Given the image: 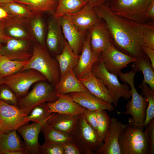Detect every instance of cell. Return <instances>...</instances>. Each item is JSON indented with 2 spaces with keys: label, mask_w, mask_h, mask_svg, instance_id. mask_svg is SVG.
<instances>
[{
  "label": "cell",
  "mask_w": 154,
  "mask_h": 154,
  "mask_svg": "<svg viewBox=\"0 0 154 154\" xmlns=\"http://www.w3.org/2000/svg\"><path fill=\"white\" fill-rule=\"evenodd\" d=\"M98 17L105 22L112 42L121 52L136 58L144 52V33L151 24L141 23L120 17L114 13L106 3L94 7Z\"/></svg>",
  "instance_id": "1"
},
{
  "label": "cell",
  "mask_w": 154,
  "mask_h": 154,
  "mask_svg": "<svg viewBox=\"0 0 154 154\" xmlns=\"http://www.w3.org/2000/svg\"><path fill=\"white\" fill-rule=\"evenodd\" d=\"M124 127L119 139L121 154H148L149 141L147 127L145 131L142 127L135 124L131 117Z\"/></svg>",
  "instance_id": "2"
},
{
  "label": "cell",
  "mask_w": 154,
  "mask_h": 154,
  "mask_svg": "<svg viewBox=\"0 0 154 154\" xmlns=\"http://www.w3.org/2000/svg\"><path fill=\"white\" fill-rule=\"evenodd\" d=\"M29 69L38 71L54 86L60 78L58 63L52 57L45 46H42L36 41L33 44L31 58L21 71Z\"/></svg>",
  "instance_id": "3"
},
{
  "label": "cell",
  "mask_w": 154,
  "mask_h": 154,
  "mask_svg": "<svg viewBox=\"0 0 154 154\" xmlns=\"http://www.w3.org/2000/svg\"><path fill=\"white\" fill-rule=\"evenodd\" d=\"M69 135L81 154H94L103 143L98 137L96 131L88 123L82 114L79 115Z\"/></svg>",
  "instance_id": "4"
},
{
  "label": "cell",
  "mask_w": 154,
  "mask_h": 154,
  "mask_svg": "<svg viewBox=\"0 0 154 154\" xmlns=\"http://www.w3.org/2000/svg\"><path fill=\"white\" fill-rule=\"evenodd\" d=\"M153 0H107L109 8L114 14L129 20L146 23L147 9Z\"/></svg>",
  "instance_id": "5"
},
{
  "label": "cell",
  "mask_w": 154,
  "mask_h": 154,
  "mask_svg": "<svg viewBox=\"0 0 154 154\" xmlns=\"http://www.w3.org/2000/svg\"><path fill=\"white\" fill-rule=\"evenodd\" d=\"M135 73L132 71L125 73L121 71L118 75L123 82L129 86L131 99L127 102L126 106V110L125 112H117L118 114L131 115L134 123L143 127L148 103L147 98L139 94L135 88L134 78Z\"/></svg>",
  "instance_id": "6"
},
{
  "label": "cell",
  "mask_w": 154,
  "mask_h": 154,
  "mask_svg": "<svg viewBox=\"0 0 154 154\" xmlns=\"http://www.w3.org/2000/svg\"><path fill=\"white\" fill-rule=\"evenodd\" d=\"M58 98L54 85L46 81H39L35 84L30 91L19 99L17 107L28 115L36 106L53 102Z\"/></svg>",
  "instance_id": "7"
},
{
  "label": "cell",
  "mask_w": 154,
  "mask_h": 154,
  "mask_svg": "<svg viewBox=\"0 0 154 154\" xmlns=\"http://www.w3.org/2000/svg\"><path fill=\"white\" fill-rule=\"evenodd\" d=\"M91 71L102 81L109 90L114 99V106H117L120 98L128 100L131 97L129 85L125 83L121 84L117 76L109 72L99 58L92 65Z\"/></svg>",
  "instance_id": "8"
},
{
  "label": "cell",
  "mask_w": 154,
  "mask_h": 154,
  "mask_svg": "<svg viewBox=\"0 0 154 154\" xmlns=\"http://www.w3.org/2000/svg\"><path fill=\"white\" fill-rule=\"evenodd\" d=\"M46 80L44 76L38 71L29 69L1 78L0 83L10 88L19 99L27 93L34 84Z\"/></svg>",
  "instance_id": "9"
},
{
  "label": "cell",
  "mask_w": 154,
  "mask_h": 154,
  "mask_svg": "<svg viewBox=\"0 0 154 154\" xmlns=\"http://www.w3.org/2000/svg\"><path fill=\"white\" fill-rule=\"evenodd\" d=\"M27 115L17 106L0 100V133L17 130L28 124Z\"/></svg>",
  "instance_id": "10"
},
{
  "label": "cell",
  "mask_w": 154,
  "mask_h": 154,
  "mask_svg": "<svg viewBox=\"0 0 154 154\" xmlns=\"http://www.w3.org/2000/svg\"><path fill=\"white\" fill-rule=\"evenodd\" d=\"M99 58L109 72L117 76L122 69L136 59L119 50L112 42L101 52Z\"/></svg>",
  "instance_id": "11"
},
{
  "label": "cell",
  "mask_w": 154,
  "mask_h": 154,
  "mask_svg": "<svg viewBox=\"0 0 154 154\" xmlns=\"http://www.w3.org/2000/svg\"><path fill=\"white\" fill-rule=\"evenodd\" d=\"M33 42L31 40L10 38L5 45L0 47V53L11 60L29 61L32 56Z\"/></svg>",
  "instance_id": "12"
},
{
  "label": "cell",
  "mask_w": 154,
  "mask_h": 154,
  "mask_svg": "<svg viewBox=\"0 0 154 154\" xmlns=\"http://www.w3.org/2000/svg\"><path fill=\"white\" fill-rule=\"evenodd\" d=\"M124 124L116 118H111L110 125L102 145L95 154H121L119 143Z\"/></svg>",
  "instance_id": "13"
},
{
  "label": "cell",
  "mask_w": 154,
  "mask_h": 154,
  "mask_svg": "<svg viewBox=\"0 0 154 154\" xmlns=\"http://www.w3.org/2000/svg\"><path fill=\"white\" fill-rule=\"evenodd\" d=\"M64 16L78 29L86 32L101 21L94 7L88 3L77 12Z\"/></svg>",
  "instance_id": "14"
},
{
  "label": "cell",
  "mask_w": 154,
  "mask_h": 154,
  "mask_svg": "<svg viewBox=\"0 0 154 154\" xmlns=\"http://www.w3.org/2000/svg\"><path fill=\"white\" fill-rule=\"evenodd\" d=\"M49 118L40 122L26 124L17 130L24 140L27 154H41L38 135L42 125Z\"/></svg>",
  "instance_id": "15"
},
{
  "label": "cell",
  "mask_w": 154,
  "mask_h": 154,
  "mask_svg": "<svg viewBox=\"0 0 154 154\" xmlns=\"http://www.w3.org/2000/svg\"><path fill=\"white\" fill-rule=\"evenodd\" d=\"M64 38L74 52L79 55L82 51L87 32L79 29L64 16L58 19Z\"/></svg>",
  "instance_id": "16"
},
{
  "label": "cell",
  "mask_w": 154,
  "mask_h": 154,
  "mask_svg": "<svg viewBox=\"0 0 154 154\" xmlns=\"http://www.w3.org/2000/svg\"><path fill=\"white\" fill-rule=\"evenodd\" d=\"M100 54L94 52L92 50L90 35L88 32L81 52L79 55L78 63L73 69L74 72L79 79L91 71L92 65L99 59Z\"/></svg>",
  "instance_id": "17"
},
{
  "label": "cell",
  "mask_w": 154,
  "mask_h": 154,
  "mask_svg": "<svg viewBox=\"0 0 154 154\" xmlns=\"http://www.w3.org/2000/svg\"><path fill=\"white\" fill-rule=\"evenodd\" d=\"M57 95L58 98L56 100L46 103L51 113L79 115L83 114L86 109L74 101L68 94Z\"/></svg>",
  "instance_id": "18"
},
{
  "label": "cell",
  "mask_w": 154,
  "mask_h": 154,
  "mask_svg": "<svg viewBox=\"0 0 154 154\" xmlns=\"http://www.w3.org/2000/svg\"><path fill=\"white\" fill-rule=\"evenodd\" d=\"M66 40L58 19L52 15L48 20L45 42L49 49L57 53L62 50Z\"/></svg>",
  "instance_id": "19"
},
{
  "label": "cell",
  "mask_w": 154,
  "mask_h": 154,
  "mask_svg": "<svg viewBox=\"0 0 154 154\" xmlns=\"http://www.w3.org/2000/svg\"><path fill=\"white\" fill-rule=\"evenodd\" d=\"M73 100L82 107L88 110L97 111L114 110V106L95 96L88 91L68 94Z\"/></svg>",
  "instance_id": "20"
},
{
  "label": "cell",
  "mask_w": 154,
  "mask_h": 154,
  "mask_svg": "<svg viewBox=\"0 0 154 154\" xmlns=\"http://www.w3.org/2000/svg\"><path fill=\"white\" fill-rule=\"evenodd\" d=\"M4 30L6 34L10 38L36 41L32 33L28 19L14 16L5 25Z\"/></svg>",
  "instance_id": "21"
},
{
  "label": "cell",
  "mask_w": 154,
  "mask_h": 154,
  "mask_svg": "<svg viewBox=\"0 0 154 154\" xmlns=\"http://www.w3.org/2000/svg\"><path fill=\"white\" fill-rule=\"evenodd\" d=\"M80 81L88 90L97 97L113 104L112 96L102 81L90 71L82 78Z\"/></svg>",
  "instance_id": "22"
},
{
  "label": "cell",
  "mask_w": 154,
  "mask_h": 154,
  "mask_svg": "<svg viewBox=\"0 0 154 154\" xmlns=\"http://www.w3.org/2000/svg\"><path fill=\"white\" fill-rule=\"evenodd\" d=\"M90 37L91 49L94 52L100 54L112 42L105 23L101 21L88 31Z\"/></svg>",
  "instance_id": "23"
},
{
  "label": "cell",
  "mask_w": 154,
  "mask_h": 154,
  "mask_svg": "<svg viewBox=\"0 0 154 154\" xmlns=\"http://www.w3.org/2000/svg\"><path fill=\"white\" fill-rule=\"evenodd\" d=\"M54 86L58 94H67L88 91L77 78L72 69L61 77Z\"/></svg>",
  "instance_id": "24"
},
{
  "label": "cell",
  "mask_w": 154,
  "mask_h": 154,
  "mask_svg": "<svg viewBox=\"0 0 154 154\" xmlns=\"http://www.w3.org/2000/svg\"><path fill=\"white\" fill-rule=\"evenodd\" d=\"M80 115L53 113L46 122L51 127L69 135L75 126Z\"/></svg>",
  "instance_id": "25"
},
{
  "label": "cell",
  "mask_w": 154,
  "mask_h": 154,
  "mask_svg": "<svg viewBox=\"0 0 154 154\" xmlns=\"http://www.w3.org/2000/svg\"><path fill=\"white\" fill-rule=\"evenodd\" d=\"M136 58L132 65V71L135 73L141 72L143 79L141 84H147L154 91V69L149 59L144 52Z\"/></svg>",
  "instance_id": "26"
},
{
  "label": "cell",
  "mask_w": 154,
  "mask_h": 154,
  "mask_svg": "<svg viewBox=\"0 0 154 154\" xmlns=\"http://www.w3.org/2000/svg\"><path fill=\"white\" fill-rule=\"evenodd\" d=\"M79 55L74 52L66 40L61 52L57 54L56 56L59 67L60 77L76 67L78 61Z\"/></svg>",
  "instance_id": "27"
},
{
  "label": "cell",
  "mask_w": 154,
  "mask_h": 154,
  "mask_svg": "<svg viewBox=\"0 0 154 154\" xmlns=\"http://www.w3.org/2000/svg\"><path fill=\"white\" fill-rule=\"evenodd\" d=\"M17 150L25 151L24 143L17 131L0 133V154H6L8 152Z\"/></svg>",
  "instance_id": "28"
},
{
  "label": "cell",
  "mask_w": 154,
  "mask_h": 154,
  "mask_svg": "<svg viewBox=\"0 0 154 154\" xmlns=\"http://www.w3.org/2000/svg\"><path fill=\"white\" fill-rule=\"evenodd\" d=\"M13 1L26 5L33 12L41 13L49 12L54 15L58 0H14Z\"/></svg>",
  "instance_id": "29"
},
{
  "label": "cell",
  "mask_w": 154,
  "mask_h": 154,
  "mask_svg": "<svg viewBox=\"0 0 154 154\" xmlns=\"http://www.w3.org/2000/svg\"><path fill=\"white\" fill-rule=\"evenodd\" d=\"M88 3L87 0H58L54 15L59 19L64 15L78 11Z\"/></svg>",
  "instance_id": "30"
},
{
  "label": "cell",
  "mask_w": 154,
  "mask_h": 154,
  "mask_svg": "<svg viewBox=\"0 0 154 154\" xmlns=\"http://www.w3.org/2000/svg\"><path fill=\"white\" fill-rule=\"evenodd\" d=\"M42 14H39L28 19L35 41L42 46H45V25Z\"/></svg>",
  "instance_id": "31"
},
{
  "label": "cell",
  "mask_w": 154,
  "mask_h": 154,
  "mask_svg": "<svg viewBox=\"0 0 154 154\" xmlns=\"http://www.w3.org/2000/svg\"><path fill=\"white\" fill-rule=\"evenodd\" d=\"M28 62L13 60L1 55L0 56V78L21 71Z\"/></svg>",
  "instance_id": "32"
},
{
  "label": "cell",
  "mask_w": 154,
  "mask_h": 154,
  "mask_svg": "<svg viewBox=\"0 0 154 154\" xmlns=\"http://www.w3.org/2000/svg\"><path fill=\"white\" fill-rule=\"evenodd\" d=\"M0 6L12 15L25 19H29L41 13L33 12L26 5L14 1L1 4Z\"/></svg>",
  "instance_id": "33"
},
{
  "label": "cell",
  "mask_w": 154,
  "mask_h": 154,
  "mask_svg": "<svg viewBox=\"0 0 154 154\" xmlns=\"http://www.w3.org/2000/svg\"><path fill=\"white\" fill-rule=\"evenodd\" d=\"M41 131L43 134L45 142L62 143L71 141L69 135L64 134L51 127L46 121L42 125Z\"/></svg>",
  "instance_id": "34"
},
{
  "label": "cell",
  "mask_w": 154,
  "mask_h": 154,
  "mask_svg": "<svg viewBox=\"0 0 154 154\" xmlns=\"http://www.w3.org/2000/svg\"><path fill=\"white\" fill-rule=\"evenodd\" d=\"M148 86L147 84H141L139 86L142 94L147 98L148 103L143 128L147 127L151 120L154 119V91Z\"/></svg>",
  "instance_id": "35"
},
{
  "label": "cell",
  "mask_w": 154,
  "mask_h": 154,
  "mask_svg": "<svg viewBox=\"0 0 154 154\" xmlns=\"http://www.w3.org/2000/svg\"><path fill=\"white\" fill-rule=\"evenodd\" d=\"M96 111V133L100 140L103 143L110 125L111 118L105 110H100Z\"/></svg>",
  "instance_id": "36"
},
{
  "label": "cell",
  "mask_w": 154,
  "mask_h": 154,
  "mask_svg": "<svg viewBox=\"0 0 154 154\" xmlns=\"http://www.w3.org/2000/svg\"><path fill=\"white\" fill-rule=\"evenodd\" d=\"M51 114L48 111L46 103H45L38 105L33 108L28 115L27 119L29 122H40L48 119Z\"/></svg>",
  "instance_id": "37"
},
{
  "label": "cell",
  "mask_w": 154,
  "mask_h": 154,
  "mask_svg": "<svg viewBox=\"0 0 154 154\" xmlns=\"http://www.w3.org/2000/svg\"><path fill=\"white\" fill-rule=\"evenodd\" d=\"M18 99L10 88L4 85H0V100L8 104L17 106Z\"/></svg>",
  "instance_id": "38"
},
{
  "label": "cell",
  "mask_w": 154,
  "mask_h": 154,
  "mask_svg": "<svg viewBox=\"0 0 154 154\" xmlns=\"http://www.w3.org/2000/svg\"><path fill=\"white\" fill-rule=\"evenodd\" d=\"M41 154H64L62 143L44 142L41 145Z\"/></svg>",
  "instance_id": "39"
},
{
  "label": "cell",
  "mask_w": 154,
  "mask_h": 154,
  "mask_svg": "<svg viewBox=\"0 0 154 154\" xmlns=\"http://www.w3.org/2000/svg\"><path fill=\"white\" fill-rule=\"evenodd\" d=\"M144 46L154 49V27L151 25L145 32L143 38Z\"/></svg>",
  "instance_id": "40"
},
{
  "label": "cell",
  "mask_w": 154,
  "mask_h": 154,
  "mask_svg": "<svg viewBox=\"0 0 154 154\" xmlns=\"http://www.w3.org/2000/svg\"><path fill=\"white\" fill-rule=\"evenodd\" d=\"M82 114L88 123L96 131V111L86 109Z\"/></svg>",
  "instance_id": "41"
},
{
  "label": "cell",
  "mask_w": 154,
  "mask_h": 154,
  "mask_svg": "<svg viewBox=\"0 0 154 154\" xmlns=\"http://www.w3.org/2000/svg\"><path fill=\"white\" fill-rule=\"evenodd\" d=\"M149 141V154L154 153V119L151 120L147 127Z\"/></svg>",
  "instance_id": "42"
},
{
  "label": "cell",
  "mask_w": 154,
  "mask_h": 154,
  "mask_svg": "<svg viewBox=\"0 0 154 154\" xmlns=\"http://www.w3.org/2000/svg\"><path fill=\"white\" fill-rule=\"evenodd\" d=\"M14 16L0 6V26L3 29L6 24Z\"/></svg>",
  "instance_id": "43"
},
{
  "label": "cell",
  "mask_w": 154,
  "mask_h": 154,
  "mask_svg": "<svg viewBox=\"0 0 154 154\" xmlns=\"http://www.w3.org/2000/svg\"><path fill=\"white\" fill-rule=\"evenodd\" d=\"M64 154H81V153L72 141L62 143Z\"/></svg>",
  "instance_id": "44"
},
{
  "label": "cell",
  "mask_w": 154,
  "mask_h": 154,
  "mask_svg": "<svg viewBox=\"0 0 154 154\" xmlns=\"http://www.w3.org/2000/svg\"><path fill=\"white\" fill-rule=\"evenodd\" d=\"M142 49L148 57L154 69V49L145 46L142 47Z\"/></svg>",
  "instance_id": "45"
},
{
  "label": "cell",
  "mask_w": 154,
  "mask_h": 154,
  "mask_svg": "<svg viewBox=\"0 0 154 154\" xmlns=\"http://www.w3.org/2000/svg\"><path fill=\"white\" fill-rule=\"evenodd\" d=\"M147 19H153L154 18V0H153L149 7L146 13Z\"/></svg>",
  "instance_id": "46"
},
{
  "label": "cell",
  "mask_w": 154,
  "mask_h": 154,
  "mask_svg": "<svg viewBox=\"0 0 154 154\" xmlns=\"http://www.w3.org/2000/svg\"><path fill=\"white\" fill-rule=\"evenodd\" d=\"M10 38H11L6 34L4 29L0 26V46L2 45V43H5Z\"/></svg>",
  "instance_id": "47"
},
{
  "label": "cell",
  "mask_w": 154,
  "mask_h": 154,
  "mask_svg": "<svg viewBox=\"0 0 154 154\" xmlns=\"http://www.w3.org/2000/svg\"><path fill=\"white\" fill-rule=\"evenodd\" d=\"M88 3L94 7L101 4L106 3L107 0H87Z\"/></svg>",
  "instance_id": "48"
},
{
  "label": "cell",
  "mask_w": 154,
  "mask_h": 154,
  "mask_svg": "<svg viewBox=\"0 0 154 154\" xmlns=\"http://www.w3.org/2000/svg\"><path fill=\"white\" fill-rule=\"evenodd\" d=\"M14 0H0V2L1 4H5L9 3L13 1Z\"/></svg>",
  "instance_id": "49"
},
{
  "label": "cell",
  "mask_w": 154,
  "mask_h": 154,
  "mask_svg": "<svg viewBox=\"0 0 154 154\" xmlns=\"http://www.w3.org/2000/svg\"><path fill=\"white\" fill-rule=\"evenodd\" d=\"M1 85V83H0V85Z\"/></svg>",
  "instance_id": "50"
},
{
  "label": "cell",
  "mask_w": 154,
  "mask_h": 154,
  "mask_svg": "<svg viewBox=\"0 0 154 154\" xmlns=\"http://www.w3.org/2000/svg\"><path fill=\"white\" fill-rule=\"evenodd\" d=\"M1 46H0V47ZM1 55V54L0 53V56Z\"/></svg>",
  "instance_id": "51"
},
{
  "label": "cell",
  "mask_w": 154,
  "mask_h": 154,
  "mask_svg": "<svg viewBox=\"0 0 154 154\" xmlns=\"http://www.w3.org/2000/svg\"><path fill=\"white\" fill-rule=\"evenodd\" d=\"M1 4V3H0V5Z\"/></svg>",
  "instance_id": "52"
}]
</instances>
